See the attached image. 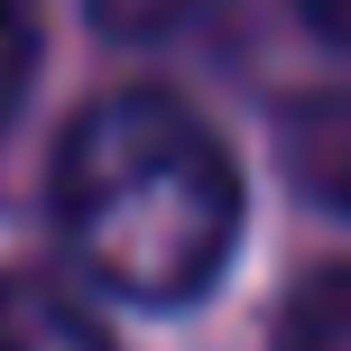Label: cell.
<instances>
[{
  "label": "cell",
  "mask_w": 351,
  "mask_h": 351,
  "mask_svg": "<svg viewBox=\"0 0 351 351\" xmlns=\"http://www.w3.org/2000/svg\"><path fill=\"white\" fill-rule=\"evenodd\" d=\"M56 231L93 287L130 305H194L241 250V167L194 102L158 84L102 93L56 148Z\"/></svg>",
  "instance_id": "cell-1"
},
{
  "label": "cell",
  "mask_w": 351,
  "mask_h": 351,
  "mask_svg": "<svg viewBox=\"0 0 351 351\" xmlns=\"http://www.w3.org/2000/svg\"><path fill=\"white\" fill-rule=\"evenodd\" d=\"M278 167L315 213L351 222V84L342 93H296L278 111Z\"/></svg>",
  "instance_id": "cell-2"
},
{
  "label": "cell",
  "mask_w": 351,
  "mask_h": 351,
  "mask_svg": "<svg viewBox=\"0 0 351 351\" xmlns=\"http://www.w3.org/2000/svg\"><path fill=\"white\" fill-rule=\"evenodd\" d=\"M0 351H111V333L74 287L10 268L0 278Z\"/></svg>",
  "instance_id": "cell-3"
},
{
  "label": "cell",
  "mask_w": 351,
  "mask_h": 351,
  "mask_svg": "<svg viewBox=\"0 0 351 351\" xmlns=\"http://www.w3.org/2000/svg\"><path fill=\"white\" fill-rule=\"evenodd\" d=\"M268 351H351V259H324L287 287Z\"/></svg>",
  "instance_id": "cell-4"
},
{
  "label": "cell",
  "mask_w": 351,
  "mask_h": 351,
  "mask_svg": "<svg viewBox=\"0 0 351 351\" xmlns=\"http://www.w3.org/2000/svg\"><path fill=\"white\" fill-rule=\"evenodd\" d=\"M204 10H213V0H84V19H93L102 37H121V47L185 37V28H204Z\"/></svg>",
  "instance_id": "cell-5"
},
{
  "label": "cell",
  "mask_w": 351,
  "mask_h": 351,
  "mask_svg": "<svg viewBox=\"0 0 351 351\" xmlns=\"http://www.w3.org/2000/svg\"><path fill=\"white\" fill-rule=\"evenodd\" d=\"M37 56H47V28H37V0H0V130L19 121L37 84Z\"/></svg>",
  "instance_id": "cell-6"
},
{
  "label": "cell",
  "mask_w": 351,
  "mask_h": 351,
  "mask_svg": "<svg viewBox=\"0 0 351 351\" xmlns=\"http://www.w3.org/2000/svg\"><path fill=\"white\" fill-rule=\"evenodd\" d=\"M296 19L324 37V47H342V56H351V0H296Z\"/></svg>",
  "instance_id": "cell-7"
}]
</instances>
